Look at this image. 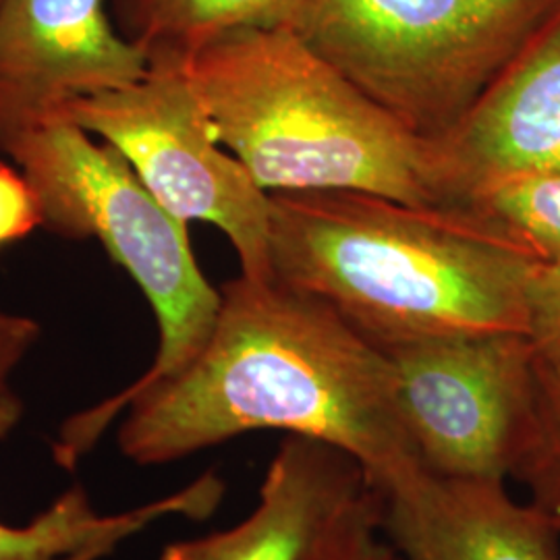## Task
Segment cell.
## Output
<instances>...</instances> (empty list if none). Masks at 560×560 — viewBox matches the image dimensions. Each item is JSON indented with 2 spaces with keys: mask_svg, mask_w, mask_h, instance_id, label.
<instances>
[{
  "mask_svg": "<svg viewBox=\"0 0 560 560\" xmlns=\"http://www.w3.org/2000/svg\"><path fill=\"white\" fill-rule=\"evenodd\" d=\"M214 330L180 372L120 390L69 418L55 460L73 469L115 416L120 453L162 465L256 430L326 442L360 463L382 499L428 469L397 402L384 349L320 300L279 279H240L221 289Z\"/></svg>",
  "mask_w": 560,
  "mask_h": 560,
  "instance_id": "cell-1",
  "label": "cell"
},
{
  "mask_svg": "<svg viewBox=\"0 0 560 560\" xmlns=\"http://www.w3.org/2000/svg\"><path fill=\"white\" fill-rule=\"evenodd\" d=\"M280 282L332 307L378 347L523 332L538 270L471 206H416L363 191L270 194Z\"/></svg>",
  "mask_w": 560,
  "mask_h": 560,
  "instance_id": "cell-2",
  "label": "cell"
},
{
  "mask_svg": "<svg viewBox=\"0 0 560 560\" xmlns=\"http://www.w3.org/2000/svg\"><path fill=\"white\" fill-rule=\"evenodd\" d=\"M210 129L266 194L363 191L455 206L436 150L293 30H245L177 57Z\"/></svg>",
  "mask_w": 560,
  "mask_h": 560,
  "instance_id": "cell-3",
  "label": "cell"
},
{
  "mask_svg": "<svg viewBox=\"0 0 560 560\" xmlns=\"http://www.w3.org/2000/svg\"><path fill=\"white\" fill-rule=\"evenodd\" d=\"M560 0H310L295 30L420 140L448 138Z\"/></svg>",
  "mask_w": 560,
  "mask_h": 560,
  "instance_id": "cell-4",
  "label": "cell"
},
{
  "mask_svg": "<svg viewBox=\"0 0 560 560\" xmlns=\"http://www.w3.org/2000/svg\"><path fill=\"white\" fill-rule=\"evenodd\" d=\"M4 159L36 187L42 229L67 240L101 241L154 310L156 358L125 390L180 372L210 339L222 303L196 261L187 224L148 191L115 148L65 117L23 133Z\"/></svg>",
  "mask_w": 560,
  "mask_h": 560,
  "instance_id": "cell-5",
  "label": "cell"
},
{
  "mask_svg": "<svg viewBox=\"0 0 560 560\" xmlns=\"http://www.w3.org/2000/svg\"><path fill=\"white\" fill-rule=\"evenodd\" d=\"M141 80L71 102L60 117L115 148L180 222L217 226L241 275L275 279L270 194L214 138L177 57H154Z\"/></svg>",
  "mask_w": 560,
  "mask_h": 560,
  "instance_id": "cell-6",
  "label": "cell"
},
{
  "mask_svg": "<svg viewBox=\"0 0 560 560\" xmlns=\"http://www.w3.org/2000/svg\"><path fill=\"white\" fill-rule=\"evenodd\" d=\"M400 420L423 467L442 478L513 476L538 405V370L523 332L455 335L384 347Z\"/></svg>",
  "mask_w": 560,
  "mask_h": 560,
  "instance_id": "cell-7",
  "label": "cell"
},
{
  "mask_svg": "<svg viewBox=\"0 0 560 560\" xmlns=\"http://www.w3.org/2000/svg\"><path fill=\"white\" fill-rule=\"evenodd\" d=\"M148 67L108 0H0V159L71 102L131 85Z\"/></svg>",
  "mask_w": 560,
  "mask_h": 560,
  "instance_id": "cell-8",
  "label": "cell"
},
{
  "mask_svg": "<svg viewBox=\"0 0 560 560\" xmlns=\"http://www.w3.org/2000/svg\"><path fill=\"white\" fill-rule=\"evenodd\" d=\"M446 196L467 206L502 180L560 166V9L459 127L432 141Z\"/></svg>",
  "mask_w": 560,
  "mask_h": 560,
  "instance_id": "cell-9",
  "label": "cell"
},
{
  "mask_svg": "<svg viewBox=\"0 0 560 560\" xmlns=\"http://www.w3.org/2000/svg\"><path fill=\"white\" fill-rule=\"evenodd\" d=\"M368 488L360 463L337 446L287 436L247 520L198 540L175 541L161 560H303Z\"/></svg>",
  "mask_w": 560,
  "mask_h": 560,
  "instance_id": "cell-10",
  "label": "cell"
},
{
  "mask_svg": "<svg viewBox=\"0 0 560 560\" xmlns=\"http://www.w3.org/2000/svg\"><path fill=\"white\" fill-rule=\"evenodd\" d=\"M384 536L400 560H560V532L504 481L425 471L384 499Z\"/></svg>",
  "mask_w": 560,
  "mask_h": 560,
  "instance_id": "cell-11",
  "label": "cell"
},
{
  "mask_svg": "<svg viewBox=\"0 0 560 560\" xmlns=\"http://www.w3.org/2000/svg\"><path fill=\"white\" fill-rule=\"evenodd\" d=\"M23 402L7 388L0 393V441L20 423ZM224 483L206 474L177 494L119 515H98L81 486L62 492L36 520L23 527L0 523V560H60L85 550L113 552L119 541L166 515L206 520L221 504Z\"/></svg>",
  "mask_w": 560,
  "mask_h": 560,
  "instance_id": "cell-12",
  "label": "cell"
},
{
  "mask_svg": "<svg viewBox=\"0 0 560 560\" xmlns=\"http://www.w3.org/2000/svg\"><path fill=\"white\" fill-rule=\"evenodd\" d=\"M310 0H108L125 40L148 60L183 57L245 30H298Z\"/></svg>",
  "mask_w": 560,
  "mask_h": 560,
  "instance_id": "cell-13",
  "label": "cell"
},
{
  "mask_svg": "<svg viewBox=\"0 0 560 560\" xmlns=\"http://www.w3.org/2000/svg\"><path fill=\"white\" fill-rule=\"evenodd\" d=\"M467 206L499 224L541 266L560 261V166L502 180Z\"/></svg>",
  "mask_w": 560,
  "mask_h": 560,
  "instance_id": "cell-14",
  "label": "cell"
},
{
  "mask_svg": "<svg viewBox=\"0 0 560 560\" xmlns=\"http://www.w3.org/2000/svg\"><path fill=\"white\" fill-rule=\"evenodd\" d=\"M513 478L529 490L532 504L560 532V384L538 378L536 418Z\"/></svg>",
  "mask_w": 560,
  "mask_h": 560,
  "instance_id": "cell-15",
  "label": "cell"
},
{
  "mask_svg": "<svg viewBox=\"0 0 560 560\" xmlns=\"http://www.w3.org/2000/svg\"><path fill=\"white\" fill-rule=\"evenodd\" d=\"M303 560H400L384 540V499L370 488Z\"/></svg>",
  "mask_w": 560,
  "mask_h": 560,
  "instance_id": "cell-16",
  "label": "cell"
},
{
  "mask_svg": "<svg viewBox=\"0 0 560 560\" xmlns=\"http://www.w3.org/2000/svg\"><path fill=\"white\" fill-rule=\"evenodd\" d=\"M527 339L541 382L560 384V261L538 266L527 293Z\"/></svg>",
  "mask_w": 560,
  "mask_h": 560,
  "instance_id": "cell-17",
  "label": "cell"
},
{
  "mask_svg": "<svg viewBox=\"0 0 560 560\" xmlns=\"http://www.w3.org/2000/svg\"><path fill=\"white\" fill-rule=\"evenodd\" d=\"M42 224L36 187L18 164L0 159V249L30 237Z\"/></svg>",
  "mask_w": 560,
  "mask_h": 560,
  "instance_id": "cell-18",
  "label": "cell"
},
{
  "mask_svg": "<svg viewBox=\"0 0 560 560\" xmlns=\"http://www.w3.org/2000/svg\"><path fill=\"white\" fill-rule=\"evenodd\" d=\"M42 328L30 316L0 310V393L9 388V378L40 339Z\"/></svg>",
  "mask_w": 560,
  "mask_h": 560,
  "instance_id": "cell-19",
  "label": "cell"
},
{
  "mask_svg": "<svg viewBox=\"0 0 560 560\" xmlns=\"http://www.w3.org/2000/svg\"><path fill=\"white\" fill-rule=\"evenodd\" d=\"M106 555H110L108 550H102V548H96V550H85V552H80V555H73V557H67V559L60 560H101L102 557H106Z\"/></svg>",
  "mask_w": 560,
  "mask_h": 560,
  "instance_id": "cell-20",
  "label": "cell"
}]
</instances>
